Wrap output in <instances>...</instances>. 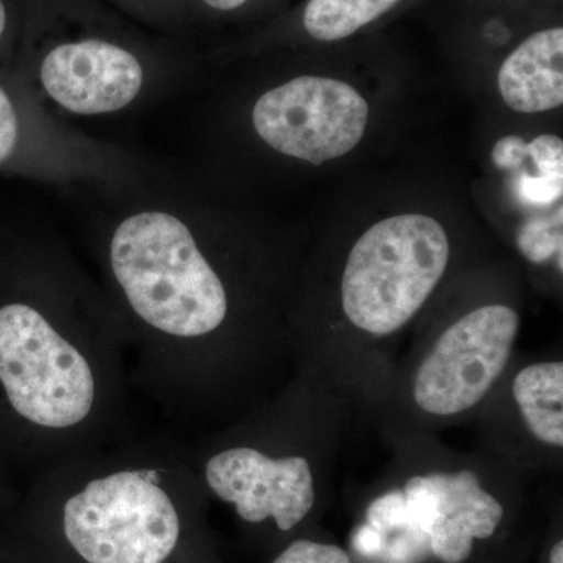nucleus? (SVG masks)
<instances>
[{"label":"nucleus","instance_id":"f257e3e1","mask_svg":"<svg viewBox=\"0 0 563 563\" xmlns=\"http://www.w3.org/2000/svg\"><path fill=\"white\" fill-rule=\"evenodd\" d=\"M131 393L88 266L49 232L0 225V461L35 477L128 439Z\"/></svg>","mask_w":563,"mask_h":563},{"label":"nucleus","instance_id":"f03ea898","mask_svg":"<svg viewBox=\"0 0 563 563\" xmlns=\"http://www.w3.org/2000/svg\"><path fill=\"white\" fill-rule=\"evenodd\" d=\"M88 188L103 199L85 239L91 274L128 347L132 390L181 428L232 320L231 287L181 180L136 166Z\"/></svg>","mask_w":563,"mask_h":563},{"label":"nucleus","instance_id":"7ed1b4c3","mask_svg":"<svg viewBox=\"0 0 563 563\" xmlns=\"http://www.w3.org/2000/svg\"><path fill=\"white\" fill-rule=\"evenodd\" d=\"M58 506L65 543L84 563H168L179 551L181 499L198 476L181 442L128 437L36 474Z\"/></svg>","mask_w":563,"mask_h":563},{"label":"nucleus","instance_id":"20e7f679","mask_svg":"<svg viewBox=\"0 0 563 563\" xmlns=\"http://www.w3.org/2000/svg\"><path fill=\"white\" fill-rule=\"evenodd\" d=\"M179 41L102 0H31L18 70L57 117H117L179 79Z\"/></svg>","mask_w":563,"mask_h":563},{"label":"nucleus","instance_id":"39448f33","mask_svg":"<svg viewBox=\"0 0 563 563\" xmlns=\"http://www.w3.org/2000/svg\"><path fill=\"white\" fill-rule=\"evenodd\" d=\"M442 222L422 213L393 214L363 232L347 255L343 312L352 325L390 335L420 312L450 262Z\"/></svg>","mask_w":563,"mask_h":563},{"label":"nucleus","instance_id":"423d86ee","mask_svg":"<svg viewBox=\"0 0 563 563\" xmlns=\"http://www.w3.org/2000/svg\"><path fill=\"white\" fill-rule=\"evenodd\" d=\"M135 166L125 152L66 128L20 70H0V174L81 188Z\"/></svg>","mask_w":563,"mask_h":563},{"label":"nucleus","instance_id":"0eeeda50","mask_svg":"<svg viewBox=\"0 0 563 563\" xmlns=\"http://www.w3.org/2000/svg\"><path fill=\"white\" fill-rule=\"evenodd\" d=\"M368 121V102L352 85L312 74L268 88L251 109L252 131L268 150L310 165L354 151Z\"/></svg>","mask_w":563,"mask_h":563},{"label":"nucleus","instance_id":"6e6552de","mask_svg":"<svg viewBox=\"0 0 563 563\" xmlns=\"http://www.w3.org/2000/svg\"><path fill=\"white\" fill-rule=\"evenodd\" d=\"M518 329V313L504 303L466 313L422 361L415 377V402L424 412L448 417L483 401L509 362Z\"/></svg>","mask_w":563,"mask_h":563},{"label":"nucleus","instance_id":"1a4fd4ad","mask_svg":"<svg viewBox=\"0 0 563 563\" xmlns=\"http://www.w3.org/2000/svg\"><path fill=\"white\" fill-rule=\"evenodd\" d=\"M188 457L199 483L220 501L232 504L246 523L274 520L287 532L313 509V474L301 455L276 457L251 444H232L199 461Z\"/></svg>","mask_w":563,"mask_h":563},{"label":"nucleus","instance_id":"9d476101","mask_svg":"<svg viewBox=\"0 0 563 563\" xmlns=\"http://www.w3.org/2000/svg\"><path fill=\"white\" fill-rule=\"evenodd\" d=\"M402 492L415 531L444 563L465 562L474 540L492 537L504 517L501 503L473 472L415 476Z\"/></svg>","mask_w":563,"mask_h":563},{"label":"nucleus","instance_id":"9b49d317","mask_svg":"<svg viewBox=\"0 0 563 563\" xmlns=\"http://www.w3.org/2000/svg\"><path fill=\"white\" fill-rule=\"evenodd\" d=\"M496 84L504 103L517 113L559 109L563 103L562 25H543L518 41L504 57Z\"/></svg>","mask_w":563,"mask_h":563},{"label":"nucleus","instance_id":"f8f14e48","mask_svg":"<svg viewBox=\"0 0 563 563\" xmlns=\"http://www.w3.org/2000/svg\"><path fill=\"white\" fill-rule=\"evenodd\" d=\"M492 162L507 176L515 203L529 217L562 210L563 141L558 135H540L532 141L503 136L492 150Z\"/></svg>","mask_w":563,"mask_h":563},{"label":"nucleus","instance_id":"ddd939ff","mask_svg":"<svg viewBox=\"0 0 563 563\" xmlns=\"http://www.w3.org/2000/svg\"><path fill=\"white\" fill-rule=\"evenodd\" d=\"M515 401L529 431L550 446H563L562 362L533 363L515 376Z\"/></svg>","mask_w":563,"mask_h":563},{"label":"nucleus","instance_id":"4468645a","mask_svg":"<svg viewBox=\"0 0 563 563\" xmlns=\"http://www.w3.org/2000/svg\"><path fill=\"white\" fill-rule=\"evenodd\" d=\"M407 0H306L292 27L313 43H342L372 27Z\"/></svg>","mask_w":563,"mask_h":563},{"label":"nucleus","instance_id":"2eb2a0df","mask_svg":"<svg viewBox=\"0 0 563 563\" xmlns=\"http://www.w3.org/2000/svg\"><path fill=\"white\" fill-rule=\"evenodd\" d=\"M107 7L161 35L181 38V33L190 27L187 2L185 0H102Z\"/></svg>","mask_w":563,"mask_h":563},{"label":"nucleus","instance_id":"dca6fc26","mask_svg":"<svg viewBox=\"0 0 563 563\" xmlns=\"http://www.w3.org/2000/svg\"><path fill=\"white\" fill-rule=\"evenodd\" d=\"M562 210L536 214L521 222L517 231L518 250L533 263L559 262L562 272Z\"/></svg>","mask_w":563,"mask_h":563},{"label":"nucleus","instance_id":"f3484780","mask_svg":"<svg viewBox=\"0 0 563 563\" xmlns=\"http://www.w3.org/2000/svg\"><path fill=\"white\" fill-rule=\"evenodd\" d=\"M31 0H0V70L18 69Z\"/></svg>","mask_w":563,"mask_h":563},{"label":"nucleus","instance_id":"a211bd4d","mask_svg":"<svg viewBox=\"0 0 563 563\" xmlns=\"http://www.w3.org/2000/svg\"><path fill=\"white\" fill-rule=\"evenodd\" d=\"M190 25L196 21H224L246 16L269 0H185Z\"/></svg>","mask_w":563,"mask_h":563},{"label":"nucleus","instance_id":"6ab92c4d","mask_svg":"<svg viewBox=\"0 0 563 563\" xmlns=\"http://www.w3.org/2000/svg\"><path fill=\"white\" fill-rule=\"evenodd\" d=\"M273 563H351L350 555L333 544L298 540L282 551Z\"/></svg>","mask_w":563,"mask_h":563},{"label":"nucleus","instance_id":"aec40b11","mask_svg":"<svg viewBox=\"0 0 563 563\" xmlns=\"http://www.w3.org/2000/svg\"><path fill=\"white\" fill-rule=\"evenodd\" d=\"M354 548L366 558H379L383 553V540H380L379 533L365 525L355 533Z\"/></svg>","mask_w":563,"mask_h":563},{"label":"nucleus","instance_id":"412c9836","mask_svg":"<svg viewBox=\"0 0 563 563\" xmlns=\"http://www.w3.org/2000/svg\"><path fill=\"white\" fill-rule=\"evenodd\" d=\"M11 479H14L13 474L7 468L5 463L0 461V506H5L14 496Z\"/></svg>","mask_w":563,"mask_h":563},{"label":"nucleus","instance_id":"4be33fe9","mask_svg":"<svg viewBox=\"0 0 563 563\" xmlns=\"http://www.w3.org/2000/svg\"><path fill=\"white\" fill-rule=\"evenodd\" d=\"M551 563H563V543L559 542L554 544L553 551L550 555Z\"/></svg>","mask_w":563,"mask_h":563}]
</instances>
